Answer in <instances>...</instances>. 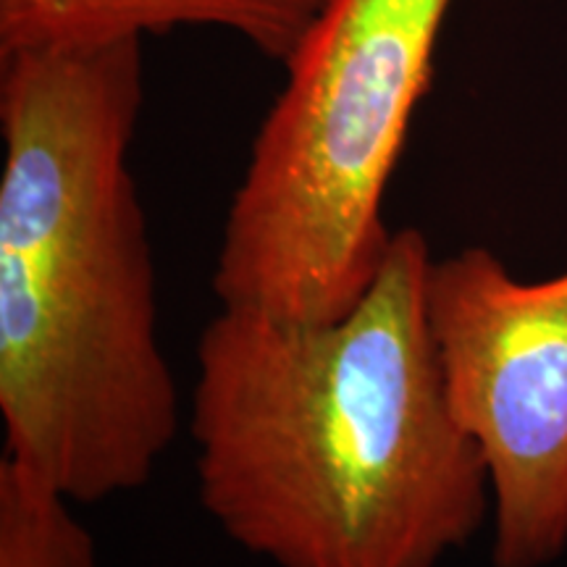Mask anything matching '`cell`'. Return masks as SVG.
Listing matches in <instances>:
<instances>
[{"instance_id": "5b68a950", "label": "cell", "mask_w": 567, "mask_h": 567, "mask_svg": "<svg viewBox=\"0 0 567 567\" xmlns=\"http://www.w3.org/2000/svg\"><path fill=\"white\" fill-rule=\"evenodd\" d=\"M321 6L323 0H0V55L213 27L284 66Z\"/></svg>"}, {"instance_id": "6da1fadb", "label": "cell", "mask_w": 567, "mask_h": 567, "mask_svg": "<svg viewBox=\"0 0 567 567\" xmlns=\"http://www.w3.org/2000/svg\"><path fill=\"white\" fill-rule=\"evenodd\" d=\"M417 229H396L334 321L224 308L197 339V494L276 567H436L492 515L478 446L452 413Z\"/></svg>"}, {"instance_id": "7a4b0ae2", "label": "cell", "mask_w": 567, "mask_h": 567, "mask_svg": "<svg viewBox=\"0 0 567 567\" xmlns=\"http://www.w3.org/2000/svg\"><path fill=\"white\" fill-rule=\"evenodd\" d=\"M142 40L0 55V415L71 502L151 481L179 396L130 174Z\"/></svg>"}, {"instance_id": "3957f363", "label": "cell", "mask_w": 567, "mask_h": 567, "mask_svg": "<svg viewBox=\"0 0 567 567\" xmlns=\"http://www.w3.org/2000/svg\"><path fill=\"white\" fill-rule=\"evenodd\" d=\"M455 0H323L284 61L226 213L224 308L334 321L371 287L392 234L384 197Z\"/></svg>"}, {"instance_id": "8992f818", "label": "cell", "mask_w": 567, "mask_h": 567, "mask_svg": "<svg viewBox=\"0 0 567 567\" xmlns=\"http://www.w3.org/2000/svg\"><path fill=\"white\" fill-rule=\"evenodd\" d=\"M74 502L9 455L0 460V567H97L95 536Z\"/></svg>"}, {"instance_id": "277c9868", "label": "cell", "mask_w": 567, "mask_h": 567, "mask_svg": "<svg viewBox=\"0 0 567 567\" xmlns=\"http://www.w3.org/2000/svg\"><path fill=\"white\" fill-rule=\"evenodd\" d=\"M452 413L492 492V565L547 567L567 549V271L526 281L486 247L425 279Z\"/></svg>"}]
</instances>
